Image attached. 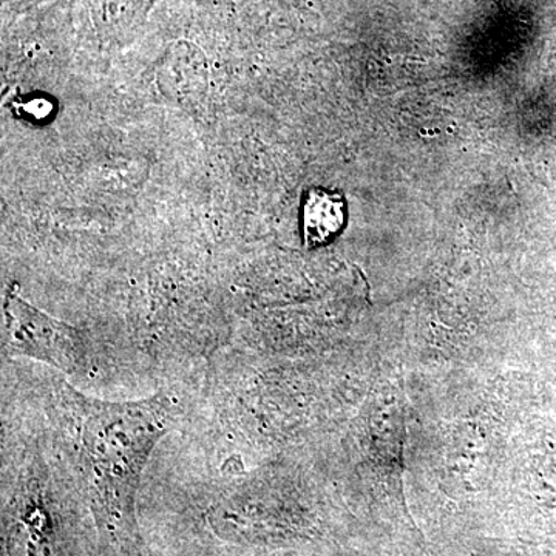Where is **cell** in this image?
<instances>
[{
	"mask_svg": "<svg viewBox=\"0 0 556 556\" xmlns=\"http://www.w3.org/2000/svg\"><path fill=\"white\" fill-rule=\"evenodd\" d=\"M62 526L42 486L16 493L3 515V556H62Z\"/></svg>",
	"mask_w": 556,
	"mask_h": 556,
	"instance_id": "3957f363",
	"label": "cell"
},
{
	"mask_svg": "<svg viewBox=\"0 0 556 556\" xmlns=\"http://www.w3.org/2000/svg\"><path fill=\"white\" fill-rule=\"evenodd\" d=\"M3 354L42 362L67 375L86 368L89 345L79 329L70 327L9 291L3 305Z\"/></svg>",
	"mask_w": 556,
	"mask_h": 556,
	"instance_id": "7a4b0ae2",
	"label": "cell"
},
{
	"mask_svg": "<svg viewBox=\"0 0 556 556\" xmlns=\"http://www.w3.org/2000/svg\"><path fill=\"white\" fill-rule=\"evenodd\" d=\"M60 401L101 547L112 556H146L137 518L139 485L153 450L177 427L178 399L159 393L110 402L64 386Z\"/></svg>",
	"mask_w": 556,
	"mask_h": 556,
	"instance_id": "6da1fadb",
	"label": "cell"
},
{
	"mask_svg": "<svg viewBox=\"0 0 556 556\" xmlns=\"http://www.w3.org/2000/svg\"><path fill=\"white\" fill-rule=\"evenodd\" d=\"M51 109H53L51 102L42 100V98H35V100L25 101L17 105L21 115L28 119H46L50 115Z\"/></svg>",
	"mask_w": 556,
	"mask_h": 556,
	"instance_id": "5b68a950",
	"label": "cell"
},
{
	"mask_svg": "<svg viewBox=\"0 0 556 556\" xmlns=\"http://www.w3.org/2000/svg\"><path fill=\"white\" fill-rule=\"evenodd\" d=\"M146 556H148V555H146Z\"/></svg>",
	"mask_w": 556,
	"mask_h": 556,
	"instance_id": "8992f818",
	"label": "cell"
},
{
	"mask_svg": "<svg viewBox=\"0 0 556 556\" xmlns=\"http://www.w3.org/2000/svg\"><path fill=\"white\" fill-rule=\"evenodd\" d=\"M345 200L339 193L311 189L302 206V230L306 247H320L339 236L345 226Z\"/></svg>",
	"mask_w": 556,
	"mask_h": 556,
	"instance_id": "277c9868",
	"label": "cell"
}]
</instances>
